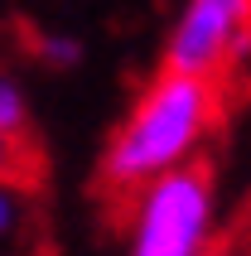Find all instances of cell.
<instances>
[{"instance_id": "obj_1", "label": "cell", "mask_w": 251, "mask_h": 256, "mask_svg": "<svg viewBox=\"0 0 251 256\" xmlns=\"http://www.w3.org/2000/svg\"><path fill=\"white\" fill-rule=\"evenodd\" d=\"M218 116H222L218 82L160 68L136 92L130 112L121 116V126L112 130V140L102 150V164H97L102 188L130 198L140 184H150L179 164H194L218 126Z\"/></svg>"}, {"instance_id": "obj_2", "label": "cell", "mask_w": 251, "mask_h": 256, "mask_svg": "<svg viewBox=\"0 0 251 256\" xmlns=\"http://www.w3.org/2000/svg\"><path fill=\"white\" fill-rule=\"evenodd\" d=\"M218 222V188L203 164H179L130 194L126 256H208Z\"/></svg>"}, {"instance_id": "obj_3", "label": "cell", "mask_w": 251, "mask_h": 256, "mask_svg": "<svg viewBox=\"0 0 251 256\" xmlns=\"http://www.w3.org/2000/svg\"><path fill=\"white\" fill-rule=\"evenodd\" d=\"M251 58V0H184L164 34V68L222 82Z\"/></svg>"}, {"instance_id": "obj_4", "label": "cell", "mask_w": 251, "mask_h": 256, "mask_svg": "<svg viewBox=\"0 0 251 256\" xmlns=\"http://www.w3.org/2000/svg\"><path fill=\"white\" fill-rule=\"evenodd\" d=\"M0 130H10V136H29V102L20 92L14 78L0 72Z\"/></svg>"}, {"instance_id": "obj_5", "label": "cell", "mask_w": 251, "mask_h": 256, "mask_svg": "<svg viewBox=\"0 0 251 256\" xmlns=\"http://www.w3.org/2000/svg\"><path fill=\"white\" fill-rule=\"evenodd\" d=\"M29 179V136L0 130V184H20Z\"/></svg>"}, {"instance_id": "obj_6", "label": "cell", "mask_w": 251, "mask_h": 256, "mask_svg": "<svg viewBox=\"0 0 251 256\" xmlns=\"http://www.w3.org/2000/svg\"><path fill=\"white\" fill-rule=\"evenodd\" d=\"M39 58L54 68H72V63H82V44L72 34H39Z\"/></svg>"}, {"instance_id": "obj_7", "label": "cell", "mask_w": 251, "mask_h": 256, "mask_svg": "<svg viewBox=\"0 0 251 256\" xmlns=\"http://www.w3.org/2000/svg\"><path fill=\"white\" fill-rule=\"evenodd\" d=\"M20 228V198H14V184H0V242Z\"/></svg>"}]
</instances>
